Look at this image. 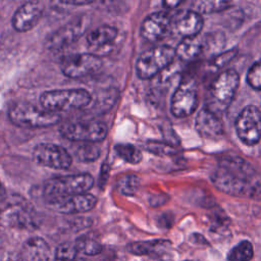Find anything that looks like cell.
Instances as JSON below:
<instances>
[{"label": "cell", "instance_id": "obj_1", "mask_svg": "<svg viewBox=\"0 0 261 261\" xmlns=\"http://www.w3.org/2000/svg\"><path fill=\"white\" fill-rule=\"evenodd\" d=\"M211 181L227 195L261 199V178H257L253 166L239 156L223 158L211 174Z\"/></svg>", "mask_w": 261, "mask_h": 261}, {"label": "cell", "instance_id": "obj_2", "mask_svg": "<svg viewBox=\"0 0 261 261\" xmlns=\"http://www.w3.org/2000/svg\"><path fill=\"white\" fill-rule=\"evenodd\" d=\"M240 85V75L234 69L219 73L210 84L205 101V108L219 116L227 110Z\"/></svg>", "mask_w": 261, "mask_h": 261}, {"label": "cell", "instance_id": "obj_3", "mask_svg": "<svg viewBox=\"0 0 261 261\" xmlns=\"http://www.w3.org/2000/svg\"><path fill=\"white\" fill-rule=\"evenodd\" d=\"M91 101L92 96L85 89L46 91L40 96L42 108L53 113L80 109L88 106Z\"/></svg>", "mask_w": 261, "mask_h": 261}, {"label": "cell", "instance_id": "obj_4", "mask_svg": "<svg viewBox=\"0 0 261 261\" xmlns=\"http://www.w3.org/2000/svg\"><path fill=\"white\" fill-rule=\"evenodd\" d=\"M10 121L21 127H48L60 120L57 113L49 112L28 102L13 104L8 110Z\"/></svg>", "mask_w": 261, "mask_h": 261}, {"label": "cell", "instance_id": "obj_5", "mask_svg": "<svg viewBox=\"0 0 261 261\" xmlns=\"http://www.w3.org/2000/svg\"><path fill=\"white\" fill-rule=\"evenodd\" d=\"M94 185V177L89 173L69 174L53 177L45 181L43 192L46 199L63 198L87 193Z\"/></svg>", "mask_w": 261, "mask_h": 261}, {"label": "cell", "instance_id": "obj_6", "mask_svg": "<svg viewBox=\"0 0 261 261\" xmlns=\"http://www.w3.org/2000/svg\"><path fill=\"white\" fill-rule=\"evenodd\" d=\"M175 58L174 48L159 45L144 51L136 61V72L141 80H149L167 68Z\"/></svg>", "mask_w": 261, "mask_h": 261}, {"label": "cell", "instance_id": "obj_7", "mask_svg": "<svg viewBox=\"0 0 261 261\" xmlns=\"http://www.w3.org/2000/svg\"><path fill=\"white\" fill-rule=\"evenodd\" d=\"M238 138L246 146H254L261 140V110L255 105L242 109L234 121Z\"/></svg>", "mask_w": 261, "mask_h": 261}, {"label": "cell", "instance_id": "obj_8", "mask_svg": "<svg viewBox=\"0 0 261 261\" xmlns=\"http://www.w3.org/2000/svg\"><path fill=\"white\" fill-rule=\"evenodd\" d=\"M198 87L193 79L179 83L170 99V111L173 116L182 118L190 116L198 107Z\"/></svg>", "mask_w": 261, "mask_h": 261}, {"label": "cell", "instance_id": "obj_9", "mask_svg": "<svg viewBox=\"0 0 261 261\" xmlns=\"http://www.w3.org/2000/svg\"><path fill=\"white\" fill-rule=\"evenodd\" d=\"M59 132L62 137L70 141L95 143L105 139L108 126L102 121H77L63 124Z\"/></svg>", "mask_w": 261, "mask_h": 261}, {"label": "cell", "instance_id": "obj_10", "mask_svg": "<svg viewBox=\"0 0 261 261\" xmlns=\"http://www.w3.org/2000/svg\"><path fill=\"white\" fill-rule=\"evenodd\" d=\"M102 67L100 57L92 53H75L65 56L60 63L62 73L70 79L87 76Z\"/></svg>", "mask_w": 261, "mask_h": 261}, {"label": "cell", "instance_id": "obj_11", "mask_svg": "<svg viewBox=\"0 0 261 261\" xmlns=\"http://www.w3.org/2000/svg\"><path fill=\"white\" fill-rule=\"evenodd\" d=\"M33 160L41 166L55 169H66L72 163L67 150L52 143L38 144L33 150Z\"/></svg>", "mask_w": 261, "mask_h": 261}, {"label": "cell", "instance_id": "obj_12", "mask_svg": "<svg viewBox=\"0 0 261 261\" xmlns=\"http://www.w3.org/2000/svg\"><path fill=\"white\" fill-rule=\"evenodd\" d=\"M97 204V198L89 193L63 197L46 199V206L56 212L63 214L82 213L92 210Z\"/></svg>", "mask_w": 261, "mask_h": 261}, {"label": "cell", "instance_id": "obj_13", "mask_svg": "<svg viewBox=\"0 0 261 261\" xmlns=\"http://www.w3.org/2000/svg\"><path fill=\"white\" fill-rule=\"evenodd\" d=\"M86 18L82 15L68 21L65 25L53 32L46 39V46L51 50H61L75 42L86 30Z\"/></svg>", "mask_w": 261, "mask_h": 261}, {"label": "cell", "instance_id": "obj_14", "mask_svg": "<svg viewBox=\"0 0 261 261\" xmlns=\"http://www.w3.org/2000/svg\"><path fill=\"white\" fill-rule=\"evenodd\" d=\"M203 24L202 15L192 9L180 10L170 19L172 33L182 39L197 37L202 31Z\"/></svg>", "mask_w": 261, "mask_h": 261}, {"label": "cell", "instance_id": "obj_15", "mask_svg": "<svg viewBox=\"0 0 261 261\" xmlns=\"http://www.w3.org/2000/svg\"><path fill=\"white\" fill-rule=\"evenodd\" d=\"M118 36L116 28L103 24L91 31L87 35V44L92 50V54L101 57L112 51L113 43Z\"/></svg>", "mask_w": 261, "mask_h": 261}, {"label": "cell", "instance_id": "obj_16", "mask_svg": "<svg viewBox=\"0 0 261 261\" xmlns=\"http://www.w3.org/2000/svg\"><path fill=\"white\" fill-rule=\"evenodd\" d=\"M42 16V7L39 2L29 1L20 5L14 12L11 23L17 32L32 30Z\"/></svg>", "mask_w": 261, "mask_h": 261}, {"label": "cell", "instance_id": "obj_17", "mask_svg": "<svg viewBox=\"0 0 261 261\" xmlns=\"http://www.w3.org/2000/svg\"><path fill=\"white\" fill-rule=\"evenodd\" d=\"M170 16L164 11H156L143 20L141 25V35L148 41H157L161 39L170 27Z\"/></svg>", "mask_w": 261, "mask_h": 261}, {"label": "cell", "instance_id": "obj_18", "mask_svg": "<svg viewBox=\"0 0 261 261\" xmlns=\"http://www.w3.org/2000/svg\"><path fill=\"white\" fill-rule=\"evenodd\" d=\"M195 127L197 133L204 139H216L223 134V125L219 116L205 107L198 112L195 119Z\"/></svg>", "mask_w": 261, "mask_h": 261}, {"label": "cell", "instance_id": "obj_19", "mask_svg": "<svg viewBox=\"0 0 261 261\" xmlns=\"http://www.w3.org/2000/svg\"><path fill=\"white\" fill-rule=\"evenodd\" d=\"M171 249V243L167 240H153V241H143L135 242L127 246V251L134 255L138 256H150L153 258L161 259L168 257L169 251Z\"/></svg>", "mask_w": 261, "mask_h": 261}, {"label": "cell", "instance_id": "obj_20", "mask_svg": "<svg viewBox=\"0 0 261 261\" xmlns=\"http://www.w3.org/2000/svg\"><path fill=\"white\" fill-rule=\"evenodd\" d=\"M19 256L21 261H50L51 251L44 239L33 237L23 243Z\"/></svg>", "mask_w": 261, "mask_h": 261}, {"label": "cell", "instance_id": "obj_21", "mask_svg": "<svg viewBox=\"0 0 261 261\" xmlns=\"http://www.w3.org/2000/svg\"><path fill=\"white\" fill-rule=\"evenodd\" d=\"M175 56L182 61H194L203 53V43L197 37L182 39L174 49Z\"/></svg>", "mask_w": 261, "mask_h": 261}, {"label": "cell", "instance_id": "obj_22", "mask_svg": "<svg viewBox=\"0 0 261 261\" xmlns=\"http://www.w3.org/2000/svg\"><path fill=\"white\" fill-rule=\"evenodd\" d=\"M114 151L119 158L129 164H138L143 159V154L139 148L132 144H117Z\"/></svg>", "mask_w": 261, "mask_h": 261}, {"label": "cell", "instance_id": "obj_23", "mask_svg": "<svg viewBox=\"0 0 261 261\" xmlns=\"http://www.w3.org/2000/svg\"><path fill=\"white\" fill-rule=\"evenodd\" d=\"M74 246L77 253L81 252L89 256L97 255L102 251V245L100 242L90 236H82L77 238L74 242Z\"/></svg>", "mask_w": 261, "mask_h": 261}, {"label": "cell", "instance_id": "obj_24", "mask_svg": "<svg viewBox=\"0 0 261 261\" xmlns=\"http://www.w3.org/2000/svg\"><path fill=\"white\" fill-rule=\"evenodd\" d=\"M231 5L229 1H216V0H200L193 3L192 10L198 13H214L222 11Z\"/></svg>", "mask_w": 261, "mask_h": 261}, {"label": "cell", "instance_id": "obj_25", "mask_svg": "<svg viewBox=\"0 0 261 261\" xmlns=\"http://www.w3.org/2000/svg\"><path fill=\"white\" fill-rule=\"evenodd\" d=\"M253 246L249 241H242L227 254L228 261H250L253 257Z\"/></svg>", "mask_w": 261, "mask_h": 261}, {"label": "cell", "instance_id": "obj_26", "mask_svg": "<svg viewBox=\"0 0 261 261\" xmlns=\"http://www.w3.org/2000/svg\"><path fill=\"white\" fill-rule=\"evenodd\" d=\"M3 220L6 222V225H21L25 226L30 219L25 211L18 207H10L4 213Z\"/></svg>", "mask_w": 261, "mask_h": 261}, {"label": "cell", "instance_id": "obj_27", "mask_svg": "<svg viewBox=\"0 0 261 261\" xmlns=\"http://www.w3.org/2000/svg\"><path fill=\"white\" fill-rule=\"evenodd\" d=\"M148 152H151L157 156H172L176 153L174 146L157 140H148L144 147Z\"/></svg>", "mask_w": 261, "mask_h": 261}, {"label": "cell", "instance_id": "obj_28", "mask_svg": "<svg viewBox=\"0 0 261 261\" xmlns=\"http://www.w3.org/2000/svg\"><path fill=\"white\" fill-rule=\"evenodd\" d=\"M140 188V177L136 174H126L117 182L118 191L125 196L135 195Z\"/></svg>", "mask_w": 261, "mask_h": 261}, {"label": "cell", "instance_id": "obj_29", "mask_svg": "<svg viewBox=\"0 0 261 261\" xmlns=\"http://www.w3.org/2000/svg\"><path fill=\"white\" fill-rule=\"evenodd\" d=\"M101 154L100 148L92 143H86L80 146L75 151V156L80 161L92 162L99 158Z\"/></svg>", "mask_w": 261, "mask_h": 261}, {"label": "cell", "instance_id": "obj_30", "mask_svg": "<svg viewBox=\"0 0 261 261\" xmlns=\"http://www.w3.org/2000/svg\"><path fill=\"white\" fill-rule=\"evenodd\" d=\"M203 52L208 51L210 53H216L217 50H220L225 45V37L220 33H212L209 36L207 35L203 40Z\"/></svg>", "mask_w": 261, "mask_h": 261}, {"label": "cell", "instance_id": "obj_31", "mask_svg": "<svg viewBox=\"0 0 261 261\" xmlns=\"http://www.w3.org/2000/svg\"><path fill=\"white\" fill-rule=\"evenodd\" d=\"M76 253L77 251L74 243H62L55 250L54 261H72L75 258Z\"/></svg>", "mask_w": 261, "mask_h": 261}, {"label": "cell", "instance_id": "obj_32", "mask_svg": "<svg viewBox=\"0 0 261 261\" xmlns=\"http://www.w3.org/2000/svg\"><path fill=\"white\" fill-rule=\"evenodd\" d=\"M247 83L254 90L261 91V59L256 61L247 72Z\"/></svg>", "mask_w": 261, "mask_h": 261}, {"label": "cell", "instance_id": "obj_33", "mask_svg": "<svg viewBox=\"0 0 261 261\" xmlns=\"http://www.w3.org/2000/svg\"><path fill=\"white\" fill-rule=\"evenodd\" d=\"M237 53H238L237 48L227 50L225 52H220V53H218L217 55L214 56V58L212 59L211 64H212V66H214L216 68H220L223 65H225L226 63H228L236 56Z\"/></svg>", "mask_w": 261, "mask_h": 261}, {"label": "cell", "instance_id": "obj_34", "mask_svg": "<svg viewBox=\"0 0 261 261\" xmlns=\"http://www.w3.org/2000/svg\"><path fill=\"white\" fill-rule=\"evenodd\" d=\"M0 261H21L20 256L15 253H5Z\"/></svg>", "mask_w": 261, "mask_h": 261}, {"label": "cell", "instance_id": "obj_35", "mask_svg": "<svg viewBox=\"0 0 261 261\" xmlns=\"http://www.w3.org/2000/svg\"><path fill=\"white\" fill-rule=\"evenodd\" d=\"M60 3L66 5H89L93 3V1H61Z\"/></svg>", "mask_w": 261, "mask_h": 261}, {"label": "cell", "instance_id": "obj_36", "mask_svg": "<svg viewBox=\"0 0 261 261\" xmlns=\"http://www.w3.org/2000/svg\"><path fill=\"white\" fill-rule=\"evenodd\" d=\"M180 4V1H164L163 5L167 8H175Z\"/></svg>", "mask_w": 261, "mask_h": 261}, {"label": "cell", "instance_id": "obj_37", "mask_svg": "<svg viewBox=\"0 0 261 261\" xmlns=\"http://www.w3.org/2000/svg\"><path fill=\"white\" fill-rule=\"evenodd\" d=\"M5 198H6V193H5V190H4L3 186L0 182V204H2L4 202Z\"/></svg>", "mask_w": 261, "mask_h": 261}, {"label": "cell", "instance_id": "obj_38", "mask_svg": "<svg viewBox=\"0 0 261 261\" xmlns=\"http://www.w3.org/2000/svg\"><path fill=\"white\" fill-rule=\"evenodd\" d=\"M72 261H85L83 258H77V257H75Z\"/></svg>", "mask_w": 261, "mask_h": 261}, {"label": "cell", "instance_id": "obj_39", "mask_svg": "<svg viewBox=\"0 0 261 261\" xmlns=\"http://www.w3.org/2000/svg\"><path fill=\"white\" fill-rule=\"evenodd\" d=\"M186 261H190V260H186Z\"/></svg>", "mask_w": 261, "mask_h": 261}]
</instances>
